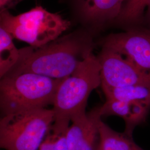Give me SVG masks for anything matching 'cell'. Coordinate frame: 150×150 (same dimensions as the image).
Here are the masks:
<instances>
[{
	"instance_id": "obj_1",
	"label": "cell",
	"mask_w": 150,
	"mask_h": 150,
	"mask_svg": "<svg viewBox=\"0 0 150 150\" xmlns=\"http://www.w3.org/2000/svg\"><path fill=\"white\" fill-rule=\"evenodd\" d=\"M95 46L92 35L77 32L40 47L30 46L21 48L17 63L4 76L33 73L56 79H64L93 54Z\"/></svg>"
},
{
	"instance_id": "obj_2",
	"label": "cell",
	"mask_w": 150,
	"mask_h": 150,
	"mask_svg": "<svg viewBox=\"0 0 150 150\" xmlns=\"http://www.w3.org/2000/svg\"><path fill=\"white\" fill-rule=\"evenodd\" d=\"M64 79H56L33 73L3 77L0 81L2 116L53 105L56 93Z\"/></svg>"
},
{
	"instance_id": "obj_3",
	"label": "cell",
	"mask_w": 150,
	"mask_h": 150,
	"mask_svg": "<svg viewBox=\"0 0 150 150\" xmlns=\"http://www.w3.org/2000/svg\"><path fill=\"white\" fill-rule=\"evenodd\" d=\"M101 67L97 56L92 54L62 82L53 103L54 122H70L86 112L91 92L101 85Z\"/></svg>"
},
{
	"instance_id": "obj_4",
	"label": "cell",
	"mask_w": 150,
	"mask_h": 150,
	"mask_svg": "<svg viewBox=\"0 0 150 150\" xmlns=\"http://www.w3.org/2000/svg\"><path fill=\"white\" fill-rule=\"evenodd\" d=\"M0 22V27L12 38L33 47H42L56 40L71 25L59 14L40 6L17 16L7 10L1 11Z\"/></svg>"
},
{
	"instance_id": "obj_5",
	"label": "cell",
	"mask_w": 150,
	"mask_h": 150,
	"mask_svg": "<svg viewBox=\"0 0 150 150\" xmlns=\"http://www.w3.org/2000/svg\"><path fill=\"white\" fill-rule=\"evenodd\" d=\"M46 108L13 113L0 120V147L6 150H38L52 123Z\"/></svg>"
},
{
	"instance_id": "obj_6",
	"label": "cell",
	"mask_w": 150,
	"mask_h": 150,
	"mask_svg": "<svg viewBox=\"0 0 150 150\" xmlns=\"http://www.w3.org/2000/svg\"><path fill=\"white\" fill-rule=\"evenodd\" d=\"M112 49L150 75V28L130 27L126 31L110 34L99 42Z\"/></svg>"
},
{
	"instance_id": "obj_7",
	"label": "cell",
	"mask_w": 150,
	"mask_h": 150,
	"mask_svg": "<svg viewBox=\"0 0 150 150\" xmlns=\"http://www.w3.org/2000/svg\"><path fill=\"white\" fill-rule=\"evenodd\" d=\"M101 64V86L120 87L150 83V75L112 49L102 47L97 56Z\"/></svg>"
},
{
	"instance_id": "obj_8",
	"label": "cell",
	"mask_w": 150,
	"mask_h": 150,
	"mask_svg": "<svg viewBox=\"0 0 150 150\" xmlns=\"http://www.w3.org/2000/svg\"><path fill=\"white\" fill-rule=\"evenodd\" d=\"M101 118L99 106L72 118L67 132L69 150H98L100 142L98 123Z\"/></svg>"
},
{
	"instance_id": "obj_9",
	"label": "cell",
	"mask_w": 150,
	"mask_h": 150,
	"mask_svg": "<svg viewBox=\"0 0 150 150\" xmlns=\"http://www.w3.org/2000/svg\"><path fill=\"white\" fill-rule=\"evenodd\" d=\"M126 0H76L82 20L91 26L102 27L118 19Z\"/></svg>"
},
{
	"instance_id": "obj_10",
	"label": "cell",
	"mask_w": 150,
	"mask_h": 150,
	"mask_svg": "<svg viewBox=\"0 0 150 150\" xmlns=\"http://www.w3.org/2000/svg\"><path fill=\"white\" fill-rule=\"evenodd\" d=\"M150 108L138 103L106 100L100 106V111L102 117L116 116L123 118L126 123L124 132L132 136L134 128L145 121Z\"/></svg>"
},
{
	"instance_id": "obj_11",
	"label": "cell",
	"mask_w": 150,
	"mask_h": 150,
	"mask_svg": "<svg viewBox=\"0 0 150 150\" xmlns=\"http://www.w3.org/2000/svg\"><path fill=\"white\" fill-rule=\"evenodd\" d=\"M101 87L106 100L135 102L150 108V83L120 87Z\"/></svg>"
},
{
	"instance_id": "obj_12",
	"label": "cell",
	"mask_w": 150,
	"mask_h": 150,
	"mask_svg": "<svg viewBox=\"0 0 150 150\" xmlns=\"http://www.w3.org/2000/svg\"><path fill=\"white\" fill-rule=\"evenodd\" d=\"M100 142L98 150H139L132 136L114 131L101 120L98 123Z\"/></svg>"
},
{
	"instance_id": "obj_13",
	"label": "cell",
	"mask_w": 150,
	"mask_h": 150,
	"mask_svg": "<svg viewBox=\"0 0 150 150\" xmlns=\"http://www.w3.org/2000/svg\"><path fill=\"white\" fill-rule=\"evenodd\" d=\"M11 35L0 27V78L16 65L20 58V49L16 48Z\"/></svg>"
},
{
	"instance_id": "obj_14",
	"label": "cell",
	"mask_w": 150,
	"mask_h": 150,
	"mask_svg": "<svg viewBox=\"0 0 150 150\" xmlns=\"http://www.w3.org/2000/svg\"><path fill=\"white\" fill-rule=\"evenodd\" d=\"M147 0H126L116 22L130 27L139 26L144 23Z\"/></svg>"
},
{
	"instance_id": "obj_15",
	"label": "cell",
	"mask_w": 150,
	"mask_h": 150,
	"mask_svg": "<svg viewBox=\"0 0 150 150\" xmlns=\"http://www.w3.org/2000/svg\"><path fill=\"white\" fill-rule=\"evenodd\" d=\"M58 129L54 150H69L67 142V132L69 128V122H54Z\"/></svg>"
},
{
	"instance_id": "obj_16",
	"label": "cell",
	"mask_w": 150,
	"mask_h": 150,
	"mask_svg": "<svg viewBox=\"0 0 150 150\" xmlns=\"http://www.w3.org/2000/svg\"><path fill=\"white\" fill-rule=\"evenodd\" d=\"M58 134V129L54 124H52L49 129L42 142L38 150H54V143Z\"/></svg>"
},
{
	"instance_id": "obj_17",
	"label": "cell",
	"mask_w": 150,
	"mask_h": 150,
	"mask_svg": "<svg viewBox=\"0 0 150 150\" xmlns=\"http://www.w3.org/2000/svg\"><path fill=\"white\" fill-rule=\"evenodd\" d=\"M23 0H0L1 11L8 10L21 2Z\"/></svg>"
},
{
	"instance_id": "obj_18",
	"label": "cell",
	"mask_w": 150,
	"mask_h": 150,
	"mask_svg": "<svg viewBox=\"0 0 150 150\" xmlns=\"http://www.w3.org/2000/svg\"><path fill=\"white\" fill-rule=\"evenodd\" d=\"M144 23L150 25V0H147L144 17Z\"/></svg>"
},
{
	"instance_id": "obj_19",
	"label": "cell",
	"mask_w": 150,
	"mask_h": 150,
	"mask_svg": "<svg viewBox=\"0 0 150 150\" xmlns=\"http://www.w3.org/2000/svg\"><path fill=\"white\" fill-rule=\"evenodd\" d=\"M143 150V149H142V148H141V149H140V150Z\"/></svg>"
}]
</instances>
